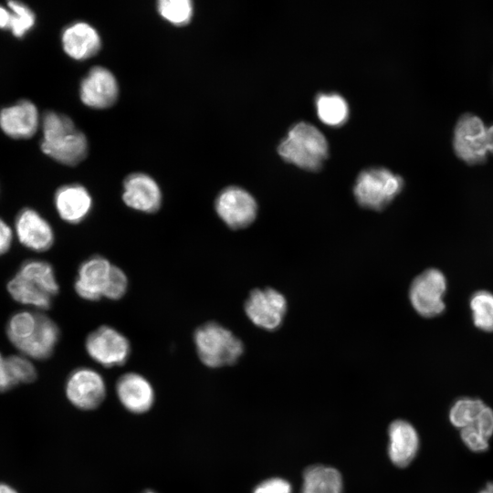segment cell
Segmentation results:
<instances>
[{
    "instance_id": "cell-24",
    "label": "cell",
    "mask_w": 493,
    "mask_h": 493,
    "mask_svg": "<svg viewBox=\"0 0 493 493\" xmlns=\"http://www.w3.org/2000/svg\"><path fill=\"white\" fill-rule=\"evenodd\" d=\"M485 405L483 401L477 398H460L451 406L449 420L454 426L461 429L473 425Z\"/></svg>"
},
{
    "instance_id": "cell-37",
    "label": "cell",
    "mask_w": 493,
    "mask_h": 493,
    "mask_svg": "<svg viewBox=\"0 0 493 493\" xmlns=\"http://www.w3.org/2000/svg\"><path fill=\"white\" fill-rule=\"evenodd\" d=\"M487 147L488 152L493 153V125L487 127Z\"/></svg>"
},
{
    "instance_id": "cell-5",
    "label": "cell",
    "mask_w": 493,
    "mask_h": 493,
    "mask_svg": "<svg viewBox=\"0 0 493 493\" xmlns=\"http://www.w3.org/2000/svg\"><path fill=\"white\" fill-rule=\"evenodd\" d=\"M403 178L383 167L363 170L358 175L353 194L364 208L381 211L403 190Z\"/></svg>"
},
{
    "instance_id": "cell-30",
    "label": "cell",
    "mask_w": 493,
    "mask_h": 493,
    "mask_svg": "<svg viewBox=\"0 0 493 493\" xmlns=\"http://www.w3.org/2000/svg\"><path fill=\"white\" fill-rule=\"evenodd\" d=\"M127 288L128 278L126 274L120 267L112 266L103 297L118 300L124 296Z\"/></svg>"
},
{
    "instance_id": "cell-7",
    "label": "cell",
    "mask_w": 493,
    "mask_h": 493,
    "mask_svg": "<svg viewBox=\"0 0 493 493\" xmlns=\"http://www.w3.org/2000/svg\"><path fill=\"white\" fill-rule=\"evenodd\" d=\"M446 291L445 275L436 268H429L413 280L409 289V299L419 315L432 318L444 311Z\"/></svg>"
},
{
    "instance_id": "cell-28",
    "label": "cell",
    "mask_w": 493,
    "mask_h": 493,
    "mask_svg": "<svg viewBox=\"0 0 493 493\" xmlns=\"http://www.w3.org/2000/svg\"><path fill=\"white\" fill-rule=\"evenodd\" d=\"M11 12L9 29L16 37H22L35 25L36 16L34 12L24 3L19 1L7 2Z\"/></svg>"
},
{
    "instance_id": "cell-20",
    "label": "cell",
    "mask_w": 493,
    "mask_h": 493,
    "mask_svg": "<svg viewBox=\"0 0 493 493\" xmlns=\"http://www.w3.org/2000/svg\"><path fill=\"white\" fill-rule=\"evenodd\" d=\"M61 39L64 51L77 60L95 56L101 46L99 33L85 22H76L66 27Z\"/></svg>"
},
{
    "instance_id": "cell-19",
    "label": "cell",
    "mask_w": 493,
    "mask_h": 493,
    "mask_svg": "<svg viewBox=\"0 0 493 493\" xmlns=\"http://www.w3.org/2000/svg\"><path fill=\"white\" fill-rule=\"evenodd\" d=\"M116 391L121 403L132 413H144L153 403V389L149 381L139 373L123 374L118 380Z\"/></svg>"
},
{
    "instance_id": "cell-15",
    "label": "cell",
    "mask_w": 493,
    "mask_h": 493,
    "mask_svg": "<svg viewBox=\"0 0 493 493\" xmlns=\"http://www.w3.org/2000/svg\"><path fill=\"white\" fill-rule=\"evenodd\" d=\"M15 228L20 243L29 249L46 251L54 243L51 226L33 209L25 208L18 213Z\"/></svg>"
},
{
    "instance_id": "cell-27",
    "label": "cell",
    "mask_w": 493,
    "mask_h": 493,
    "mask_svg": "<svg viewBox=\"0 0 493 493\" xmlns=\"http://www.w3.org/2000/svg\"><path fill=\"white\" fill-rule=\"evenodd\" d=\"M157 9L164 19L175 26L188 24L194 14L193 3L190 0H160Z\"/></svg>"
},
{
    "instance_id": "cell-36",
    "label": "cell",
    "mask_w": 493,
    "mask_h": 493,
    "mask_svg": "<svg viewBox=\"0 0 493 493\" xmlns=\"http://www.w3.org/2000/svg\"><path fill=\"white\" fill-rule=\"evenodd\" d=\"M11 21L10 9L0 5V28L9 29Z\"/></svg>"
},
{
    "instance_id": "cell-16",
    "label": "cell",
    "mask_w": 493,
    "mask_h": 493,
    "mask_svg": "<svg viewBox=\"0 0 493 493\" xmlns=\"http://www.w3.org/2000/svg\"><path fill=\"white\" fill-rule=\"evenodd\" d=\"M39 115L36 105L27 100L0 110V128L14 139H29L37 131Z\"/></svg>"
},
{
    "instance_id": "cell-31",
    "label": "cell",
    "mask_w": 493,
    "mask_h": 493,
    "mask_svg": "<svg viewBox=\"0 0 493 493\" xmlns=\"http://www.w3.org/2000/svg\"><path fill=\"white\" fill-rule=\"evenodd\" d=\"M460 437L465 446L473 452H485L488 448V438L475 426L462 428Z\"/></svg>"
},
{
    "instance_id": "cell-8",
    "label": "cell",
    "mask_w": 493,
    "mask_h": 493,
    "mask_svg": "<svg viewBox=\"0 0 493 493\" xmlns=\"http://www.w3.org/2000/svg\"><path fill=\"white\" fill-rule=\"evenodd\" d=\"M88 354L105 367L120 366L125 363L131 352L128 339L110 326H100L91 331L86 341Z\"/></svg>"
},
{
    "instance_id": "cell-22",
    "label": "cell",
    "mask_w": 493,
    "mask_h": 493,
    "mask_svg": "<svg viewBox=\"0 0 493 493\" xmlns=\"http://www.w3.org/2000/svg\"><path fill=\"white\" fill-rule=\"evenodd\" d=\"M341 491L342 479L337 469L319 465L305 470L301 493H341Z\"/></svg>"
},
{
    "instance_id": "cell-12",
    "label": "cell",
    "mask_w": 493,
    "mask_h": 493,
    "mask_svg": "<svg viewBox=\"0 0 493 493\" xmlns=\"http://www.w3.org/2000/svg\"><path fill=\"white\" fill-rule=\"evenodd\" d=\"M118 95L119 87L114 75L100 66L92 68L80 83L81 101L90 108H109L116 102Z\"/></svg>"
},
{
    "instance_id": "cell-39",
    "label": "cell",
    "mask_w": 493,
    "mask_h": 493,
    "mask_svg": "<svg viewBox=\"0 0 493 493\" xmlns=\"http://www.w3.org/2000/svg\"><path fill=\"white\" fill-rule=\"evenodd\" d=\"M478 493H493V483H488Z\"/></svg>"
},
{
    "instance_id": "cell-38",
    "label": "cell",
    "mask_w": 493,
    "mask_h": 493,
    "mask_svg": "<svg viewBox=\"0 0 493 493\" xmlns=\"http://www.w3.org/2000/svg\"><path fill=\"white\" fill-rule=\"evenodd\" d=\"M0 493H17L14 488L5 485L0 484Z\"/></svg>"
},
{
    "instance_id": "cell-23",
    "label": "cell",
    "mask_w": 493,
    "mask_h": 493,
    "mask_svg": "<svg viewBox=\"0 0 493 493\" xmlns=\"http://www.w3.org/2000/svg\"><path fill=\"white\" fill-rule=\"evenodd\" d=\"M315 103L318 117L323 123L340 126L347 121L348 104L340 94L320 93L317 96Z\"/></svg>"
},
{
    "instance_id": "cell-25",
    "label": "cell",
    "mask_w": 493,
    "mask_h": 493,
    "mask_svg": "<svg viewBox=\"0 0 493 493\" xmlns=\"http://www.w3.org/2000/svg\"><path fill=\"white\" fill-rule=\"evenodd\" d=\"M473 322L484 331H493V294L487 290L475 292L470 299Z\"/></svg>"
},
{
    "instance_id": "cell-29",
    "label": "cell",
    "mask_w": 493,
    "mask_h": 493,
    "mask_svg": "<svg viewBox=\"0 0 493 493\" xmlns=\"http://www.w3.org/2000/svg\"><path fill=\"white\" fill-rule=\"evenodd\" d=\"M6 369L13 385L35 380L37 372L33 363L26 357L11 355L5 358Z\"/></svg>"
},
{
    "instance_id": "cell-4",
    "label": "cell",
    "mask_w": 493,
    "mask_h": 493,
    "mask_svg": "<svg viewBox=\"0 0 493 493\" xmlns=\"http://www.w3.org/2000/svg\"><path fill=\"white\" fill-rule=\"evenodd\" d=\"M194 341L201 362L211 368L232 365L244 351L243 342L217 322H206L194 333Z\"/></svg>"
},
{
    "instance_id": "cell-11",
    "label": "cell",
    "mask_w": 493,
    "mask_h": 493,
    "mask_svg": "<svg viewBox=\"0 0 493 493\" xmlns=\"http://www.w3.org/2000/svg\"><path fill=\"white\" fill-rule=\"evenodd\" d=\"M66 393L76 407L91 410L98 407L105 398L106 386L103 378L90 368H79L72 372L67 381Z\"/></svg>"
},
{
    "instance_id": "cell-3",
    "label": "cell",
    "mask_w": 493,
    "mask_h": 493,
    "mask_svg": "<svg viewBox=\"0 0 493 493\" xmlns=\"http://www.w3.org/2000/svg\"><path fill=\"white\" fill-rule=\"evenodd\" d=\"M278 152L287 163L308 171L320 170L329 154L325 136L314 125L299 122L280 142Z\"/></svg>"
},
{
    "instance_id": "cell-34",
    "label": "cell",
    "mask_w": 493,
    "mask_h": 493,
    "mask_svg": "<svg viewBox=\"0 0 493 493\" xmlns=\"http://www.w3.org/2000/svg\"><path fill=\"white\" fill-rule=\"evenodd\" d=\"M13 232L10 226L0 218V256L5 254L10 247Z\"/></svg>"
},
{
    "instance_id": "cell-10",
    "label": "cell",
    "mask_w": 493,
    "mask_h": 493,
    "mask_svg": "<svg viewBox=\"0 0 493 493\" xmlns=\"http://www.w3.org/2000/svg\"><path fill=\"white\" fill-rule=\"evenodd\" d=\"M245 311L256 326L274 330L282 323L287 311V300L274 288H257L246 299Z\"/></svg>"
},
{
    "instance_id": "cell-17",
    "label": "cell",
    "mask_w": 493,
    "mask_h": 493,
    "mask_svg": "<svg viewBox=\"0 0 493 493\" xmlns=\"http://www.w3.org/2000/svg\"><path fill=\"white\" fill-rule=\"evenodd\" d=\"M388 455L398 467H407L419 449V435L415 428L404 420L393 422L388 429Z\"/></svg>"
},
{
    "instance_id": "cell-6",
    "label": "cell",
    "mask_w": 493,
    "mask_h": 493,
    "mask_svg": "<svg viewBox=\"0 0 493 493\" xmlns=\"http://www.w3.org/2000/svg\"><path fill=\"white\" fill-rule=\"evenodd\" d=\"M456 155L467 164H479L486 161L487 127L483 121L472 113L463 114L456 123L453 138Z\"/></svg>"
},
{
    "instance_id": "cell-18",
    "label": "cell",
    "mask_w": 493,
    "mask_h": 493,
    "mask_svg": "<svg viewBox=\"0 0 493 493\" xmlns=\"http://www.w3.org/2000/svg\"><path fill=\"white\" fill-rule=\"evenodd\" d=\"M55 206L60 218L79 224L90 213L92 198L88 190L77 184L63 185L55 194Z\"/></svg>"
},
{
    "instance_id": "cell-14",
    "label": "cell",
    "mask_w": 493,
    "mask_h": 493,
    "mask_svg": "<svg viewBox=\"0 0 493 493\" xmlns=\"http://www.w3.org/2000/svg\"><path fill=\"white\" fill-rule=\"evenodd\" d=\"M122 199L129 207L151 214L159 210L162 193L151 176L135 173L127 176L124 181Z\"/></svg>"
},
{
    "instance_id": "cell-32",
    "label": "cell",
    "mask_w": 493,
    "mask_h": 493,
    "mask_svg": "<svg viewBox=\"0 0 493 493\" xmlns=\"http://www.w3.org/2000/svg\"><path fill=\"white\" fill-rule=\"evenodd\" d=\"M253 493H291V486L283 478L272 477L258 484Z\"/></svg>"
},
{
    "instance_id": "cell-35",
    "label": "cell",
    "mask_w": 493,
    "mask_h": 493,
    "mask_svg": "<svg viewBox=\"0 0 493 493\" xmlns=\"http://www.w3.org/2000/svg\"><path fill=\"white\" fill-rule=\"evenodd\" d=\"M14 386L6 369L5 358L0 353V392L5 391Z\"/></svg>"
},
{
    "instance_id": "cell-1",
    "label": "cell",
    "mask_w": 493,
    "mask_h": 493,
    "mask_svg": "<svg viewBox=\"0 0 493 493\" xmlns=\"http://www.w3.org/2000/svg\"><path fill=\"white\" fill-rule=\"evenodd\" d=\"M42 152L65 165L74 166L88 154V142L72 120L58 112L47 111L42 118Z\"/></svg>"
},
{
    "instance_id": "cell-13",
    "label": "cell",
    "mask_w": 493,
    "mask_h": 493,
    "mask_svg": "<svg viewBox=\"0 0 493 493\" xmlns=\"http://www.w3.org/2000/svg\"><path fill=\"white\" fill-rule=\"evenodd\" d=\"M112 265L102 256L86 259L79 267L74 288L77 294L89 301L100 300L108 284Z\"/></svg>"
},
{
    "instance_id": "cell-21",
    "label": "cell",
    "mask_w": 493,
    "mask_h": 493,
    "mask_svg": "<svg viewBox=\"0 0 493 493\" xmlns=\"http://www.w3.org/2000/svg\"><path fill=\"white\" fill-rule=\"evenodd\" d=\"M59 330L55 321L37 313V325L30 338L18 349L25 356L37 360L48 358L58 341Z\"/></svg>"
},
{
    "instance_id": "cell-33",
    "label": "cell",
    "mask_w": 493,
    "mask_h": 493,
    "mask_svg": "<svg viewBox=\"0 0 493 493\" xmlns=\"http://www.w3.org/2000/svg\"><path fill=\"white\" fill-rule=\"evenodd\" d=\"M470 426H475L489 439L493 435V410L485 405L475 424Z\"/></svg>"
},
{
    "instance_id": "cell-9",
    "label": "cell",
    "mask_w": 493,
    "mask_h": 493,
    "mask_svg": "<svg viewBox=\"0 0 493 493\" xmlns=\"http://www.w3.org/2000/svg\"><path fill=\"white\" fill-rule=\"evenodd\" d=\"M216 214L232 229H242L256 219L257 204L245 189L228 186L223 189L215 202Z\"/></svg>"
},
{
    "instance_id": "cell-40",
    "label": "cell",
    "mask_w": 493,
    "mask_h": 493,
    "mask_svg": "<svg viewBox=\"0 0 493 493\" xmlns=\"http://www.w3.org/2000/svg\"><path fill=\"white\" fill-rule=\"evenodd\" d=\"M145 493H154V492H152V491H147V492H145Z\"/></svg>"
},
{
    "instance_id": "cell-26",
    "label": "cell",
    "mask_w": 493,
    "mask_h": 493,
    "mask_svg": "<svg viewBox=\"0 0 493 493\" xmlns=\"http://www.w3.org/2000/svg\"><path fill=\"white\" fill-rule=\"evenodd\" d=\"M37 325V314L20 311L11 317L6 333L12 344L19 349L32 335Z\"/></svg>"
},
{
    "instance_id": "cell-2",
    "label": "cell",
    "mask_w": 493,
    "mask_h": 493,
    "mask_svg": "<svg viewBox=\"0 0 493 493\" xmlns=\"http://www.w3.org/2000/svg\"><path fill=\"white\" fill-rule=\"evenodd\" d=\"M7 290L17 302L47 309L58 293V284L49 263L29 260L20 267L7 283Z\"/></svg>"
}]
</instances>
